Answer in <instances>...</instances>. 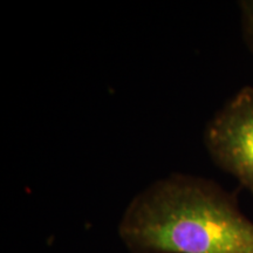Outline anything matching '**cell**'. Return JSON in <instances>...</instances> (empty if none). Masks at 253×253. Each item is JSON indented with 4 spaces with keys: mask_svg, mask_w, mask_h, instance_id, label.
Instances as JSON below:
<instances>
[{
    "mask_svg": "<svg viewBox=\"0 0 253 253\" xmlns=\"http://www.w3.org/2000/svg\"><path fill=\"white\" fill-rule=\"evenodd\" d=\"M129 253H253V221L212 179L170 173L138 192L118 226Z\"/></svg>",
    "mask_w": 253,
    "mask_h": 253,
    "instance_id": "obj_1",
    "label": "cell"
},
{
    "mask_svg": "<svg viewBox=\"0 0 253 253\" xmlns=\"http://www.w3.org/2000/svg\"><path fill=\"white\" fill-rule=\"evenodd\" d=\"M211 161L253 195V87L237 90L203 130Z\"/></svg>",
    "mask_w": 253,
    "mask_h": 253,
    "instance_id": "obj_2",
    "label": "cell"
},
{
    "mask_svg": "<svg viewBox=\"0 0 253 253\" xmlns=\"http://www.w3.org/2000/svg\"><path fill=\"white\" fill-rule=\"evenodd\" d=\"M238 7L243 40L253 54V0H242L238 2Z\"/></svg>",
    "mask_w": 253,
    "mask_h": 253,
    "instance_id": "obj_3",
    "label": "cell"
}]
</instances>
